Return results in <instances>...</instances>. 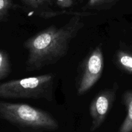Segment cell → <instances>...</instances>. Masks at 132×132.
I'll use <instances>...</instances> for the list:
<instances>
[{
	"mask_svg": "<svg viewBox=\"0 0 132 132\" xmlns=\"http://www.w3.org/2000/svg\"><path fill=\"white\" fill-rule=\"evenodd\" d=\"M122 103L126 107L127 114L119 132L132 131V90H128L122 94Z\"/></svg>",
	"mask_w": 132,
	"mask_h": 132,
	"instance_id": "cell-8",
	"label": "cell"
},
{
	"mask_svg": "<svg viewBox=\"0 0 132 132\" xmlns=\"http://www.w3.org/2000/svg\"><path fill=\"white\" fill-rule=\"evenodd\" d=\"M0 117L23 129L54 131L59 124L48 112L24 103L0 101Z\"/></svg>",
	"mask_w": 132,
	"mask_h": 132,
	"instance_id": "cell-2",
	"label": "cell"
},
{
	"mask_svg": "<svg viewBox=\"0 0 132 132\" xmlns=\"http://www.w3.org/2000/svg\"><path fill=\"white\" fill-rule=\"evenodd\" d=\"M55 77L54 73H49L0 82V98L45 99L52 101Z\"/></svg>",
	"mask_w": 132,
	"mask_h": 132,
	"instance_id": "cell-3",
	"label": "cell"
},
{
	"mask_svg": "<svg viewBox=\"0 0 132 132\" xmlns=\"http://www.w3.org/2000/svg\"><path fill=\"white\" fill-rule=\"evenodd\" d=\"M54 6L60 8L62 10L69 9L73 5V0H51Z\"/></svg>",
	"mask_w": 132,
	"mask_h": 132,
	"instance_id": "cell-12",
	"label": "cell"
},
{
	"mask_svg": "<svg viewBox=\"0 0 132 132\" xmlns=\"http://www.w3.org/2000/svg\"><path fill=\"white\" fill-rule=\"evenodd\" d=\"M104 66L103 47L99 44L86 55L79 66L76 79L77 95L85 94L97 82L103 73Z\"/></svg>",
	"mask_w": 132,
	"mask_h": 132,
	"instance_id": "cell-4",
	"label": "cell"
},
{
	"mask_svg": "<svg viewBox=\"0 0 132 132\" xmlns=\"http://www.w3.org/2000/svg\"><path fill=\"white\" fill-rule=\"evenodd\" d=\"M91 13L79 12L61 27L49 26L26 39V70L33 72L57 63L67 55L73 39L85 27L83 18Z\"/></svg>",
	"mask_w": 132,
	"mask_h": 132,
	"instance_id": "cell-1",
	"label": "cell"
},
{
	"mask_svg": "<svg viewBox=\"0 0 132 132\" xmlns=\"http://www.w3.org/2000/svg\"><path fill=\"white\" fill-rule=\"evenodd\" d=\"M118 90L119 85L116 82L111 87L101 90L92 101L90 105L91 131L97 130L104 123L113 107Z\"/></svg>",
	"mask_w": 132,
	"mask_h": 132,
	"instance_id": "cell-5",
	"label": "cell"
},
{
	"mask_svg": "<svg viewBox=\"0 0 132 132\" xmlns=\"http://www.w3.org/2000/svg\"><path fill=\"white\" fill-rule=\"evenodd\" d=\"M114 62L121 70L132 74V52L125 49H119L114 55Z\"/></svg>",
	"mask_w": 132,
	"mask_h": 132,
	"instance_id": "cell-7",
	"label": "cell"
},
{
	"mask_svg": "<svg viewBox=\"0 0 132 132\" xmlns=\"http://www.w3.org/2000/svg\"><path fill=\"white\" fill-rule=\"evenodd\" d=\"M25 6L30 9L36 15L44 19H50L68 14L75 15L79 12L58 10L54 9V5L51 0H19Z\"/></svg>",
	"mask_w": 132,
	"mask_h": 132,
	"instance_id": "cell-6",
	"label": "cell"
},
{
	"mask_svg": "<svg viewBox=\"0 0 132 132\" xmlns=\"http://www.w3.org/2000/svg\"><path fill=\"white\" fill-rule=\"evenodd\" d=\"M119 0H88L84 10H103L110 9Z\"/></svg>",
	"mask_w": 132,
	"mask_h": 132,
	"instance_id": "cell-9",
	"label": "cell"
},
{
	"mask_svg": "<svg viewBox=\"0 0 132 132\" xmlns=\"http://www.w3.org/2000/svg\"><path fill=\"white\" fill-rule=\"evenodd\" d=\"M14 7L15 5L11 0H0V23L7 19L10 11Z\"/></svg>",
	"mask_w": 132,
	"mask_h": 132,
	"instance_id": "cell-11",
	"label": "cell"
},
{
	"mask_svg": "<svg viewBox=\"0 0 132 132\" xmlns=\"http://www.w3.org/2000/svg\"><path fill=\"white\" fill-rule=\"evenodd\" d=\"M11 72V64L9 55L5 51L0 50V81L7 77Z\"/></svg>",
	"mask_w": 132,
	"mask_h": 132,
	"instance_id": "cell-10",
	"label": "cell"
}]
</instances>
